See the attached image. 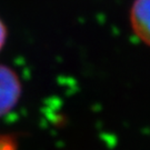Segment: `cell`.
<instances>
[{
    "label": "cell",
    "mask_w": 150,
    "mask_h": 150,
    "mask_svg": "<svg viewBox=\"0 0 150 150\" xmlns=\"http://www.w3.org/2000/svg\"><path fill=\"white\" fill-rule=\"evenodd\" d=\"M20 93L21 86L16 72L0 64V117L16 106Z\"/></svg>",
    "instance_id": "cell-1"
},
{
    "label": "cell",
    "mask_w": 150,
    "mask_h": 150,
    "mask_svg": "<svg viewBox=\"0 0 150 150\" xmlns=\"http://www.w3.org/2000/svg\"><path fill=\"white\" fill-rule=\"evenodd\" d=\"M130 21L136 36L150 46V0H134Z\"/></svg>",
    "instance_id": "cell-2"
},
{
    "label": "cell",
    "mask_w": 150,
    "mask_h": 150,
    "mask_svg": "<svg viewBox=\"0 0 150 150\" xmlns=\"http://www.w3.org/2000/svg\"><path fill=\"white\" fill-rule=\"evenodd\" d=\"M6 37H7V31H6L5 25L2 23V21L0 20V50L2 48V46L5 45Z\"/></svg>",
    "instance_id": "cell-3"
}]
</instances>
